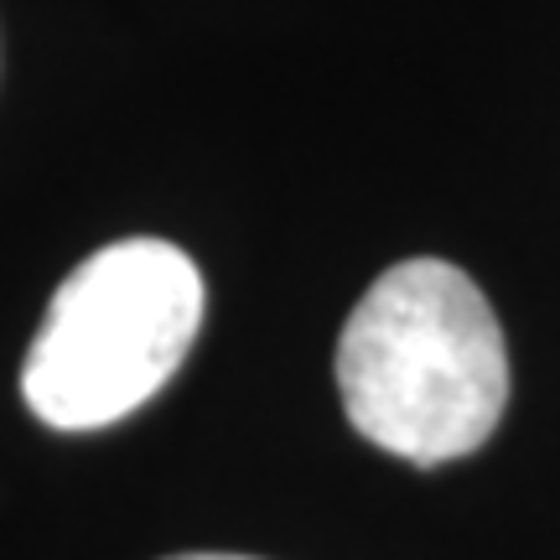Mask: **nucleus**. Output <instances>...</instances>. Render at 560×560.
Masks as SVG:
<instances>
[{
	"label": "nucleus",
	"instance_id": "nucleus-3",
	"mask_svg": "<svg viewBox=\"0 0 560 560\" xmlns=\"http://www.w3.org/2000/svg\"><path fill=\"white\" fill-rule=\"evenodd\" d=\"M172 560H249V556H219V550H208V556H172Z\"/></svg>",
	"mask_w": 560,
	"mask_h": 560
},
{
	"label": "nucleus",
	"instance_id": "nucleus-2",
	"mask_svg": "<svg viewBox=\"0 0 560 560\" xmlns=\"http://www.w3.org/2000/svg\"><path fill=\"white\" fill-rule=\"evenodd\" d=\"M198 327L202 276L177 244H104L58 285L21 369V395L52 431L115 425L177 374Z\"/></svg>",
	"mask_w": 560,
	"mask_h": 560
},
{
	"label": "nucleus",
	"instance_id": "nucleus-1",
	"mask_svg": "<svg viewBox=\"0 0 560 560\" xmlns=\"http://www.w3.org/2000/svg\"><path fill=\"white\" fill-rule=\"evenodd\" d=\"M338 389L353 431L389 457H467L509 405V353L478 280L446 260L389 265L338 342Z\"/></svg>",
	"mask_w": 560,
	"mask_h": 560
}]
</instances>
